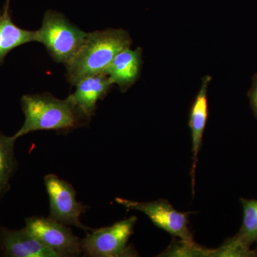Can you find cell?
Wrapping results in <instances>:
<instances>
[{"instance_id":"5bb4252c","label":"cell","mask_w":257,"mask_h":257,"mask_svg":"<svg viewBox=\"0 0 257 257\" xmlns=\"http://www.w3.org/2000/svg\"><path fill=\"white\" fill-rule=\"evenodd\" d=\"M243 208V221L235 236L246 246L257 241V200L240 198Z\"/></svg>"},{"instance_id":"6da1fadb","label":"cell","mask_w":257,"mask_h":257,"mask_svg":"<svg viewBox=\"0 0 257 257\" xmlns=\"http://www.w3.org/2000/svg\"><path fill=\"white\" fill-rule=\"evenodd\" d=\"M21 104L25 120L14 135L16 139L42 130L67 133L89 126L92 120L70 95L60 99L48 92L26 94L22 97Z\"/></svg>"},{"instance_id":"4fadbf2b","label":"cell","mask_w":257,"mask_h":257,"mask_svg":"<svg viewBox=\"0 0 257 257\" xmlns=\"http://www.w3.org/2000/svg\"><path fill=\"white\" fill-rule=\"evenodd\" d=\"M17 140L0 132V202L10 189V181L18 168L15 147Z\"/></svg>"},{"instance_id":"7a4b0ae2","label":"cell","mask_w":257,"mask_h":257,"mask_svg":"<svg viewBox=\"0 0 257 257\" xmlns=\"http://www.w3.org/2000/svg\"><path fill=\"white\" fill-rule=\"evenodd\" d=\"M132 43L131 37L124 30L108 29L88 33L84 45L66 65L67 81L75 86L89 76L105 74L116 55Z\"/></svg>"},{"instance_id":"ac0fdd59","label":"cell","mask_w":257,"mask_h":257,"mask_svg":"<svg viewBox=\"0 0 257 257\" xmlns=\"http://www.w3.org/2000/svg\"><path fill=\"white\" fill-rule=\"evenodd\" d=\"M254 251H255V252L256 253V255H257V241H256V246L254 248Z\"/></svg>"},{"instance_id":"9a60e30c","label":"cell","mask_w":257,"mask_h":257,"mask_svg":"<svg viewBox=\"0 0 257 257\" xmlns=\"http://www.w3.org/2000/svg\"><path fill=\"white\" fill-rule=\"evenodd\" d=\"M212 249L202 247L194 241H184L179 239L171 243L160 256L172 257H211Z\"/></svg>"},{"instance_id":"ba28073f","label":"cell","mask_w":257,"mask_h":257,"mask_svg":"<svg viewBox=\"0 0 257 257\" xmlns=\"http://www.w3.org/2000/svg\"><path fill=\"white\" fill-rule=\"evenodd\" d=\"M0 253L8 257H57L25 227L19 230L0 227Z\"/></svg>"},{"instance_id":"7c38bea8","label":"cell","mask_w":257,"mask_h":257,"mask_svg":"<svg viewBox=\"0 0 257 257\" xmlns=\"http://www.w3.org/2000/svg\"><path fill=\"white\" fill-rule=\"evenodd\" d=\"M9 10L10 0H7L0 14V65L8 54L16 47L37 42V31H29L17 26L12 20Z\"/></svg>"},{"instance_id":"30bf717a","label":"cell","mask_w":257,"mask_h":257,"mask_svg":"<svg viewBox=\"0 0 257 257\" xmlns=\"http://www.w3.org/2000/svg\"><path fill=\"white\" fill-rule=\"evenodd\" d=\"M112 84L106 74L89 76L76 84L75 91L70 96L88 116L92 117L98 101L105 97Z\"/></svg>"},{"instance_id":"52a82bcc","label":"cell","mask_w":257,"mask_h":257,"mask_svg":"<svg viewBox=\"0 0 257 257\" xmlns=\"http://www.w3.org/2000/svg\"><path fill=\"white\" fill-rule=\"evenodd\" d=\"M115 200L128 210L146 214L155 226L172 236L184 241H194L188 226L189 213L176 210L165 199L140 202L118 197Z\"/></svg>"},{"instance_id":"2e32d148","label":"cell","mask_w":257,"mask_h":257,"mask_svg":"<svg viewBox=\"0 0 257 257\" xmlns=\"http://www.w3.org/2000/svg\"><path fill=\"white\" fill-rule=\"evenodd\" d=\"M251 246H246L236 236L226 239L219 248L212 249L211 257H256Z\"/></svg>"},{"instance_id":"9c48e42d","label":"cell","mask_w":257,"mask_h":257,"mask_svg":"<svg viewBox=\"0 0 257 257\" xmlns=\"http://www.w3.org/2000/svg\"><path fill=\"white\" fill-rule=\"evenodd\" d=\"M143 65V52L138 47L132 50L130 47L118 53L106 70L105 74L113 84L119 86L121 92H126L140 77Z\"/></svg>"},{"instance_id":"e0dca14e","label":"cell","mask_w":257,"mask_h":257,"mask_svg":"<svg viewBox=\"0 0 257 257\" xmlns=\"http://www.w3.org/2000/svg\"><path fill=\"white\" fill-rule=\"evenodd\" d=\"M251 109L257 119V74L253 77L252 85L248 92Z\"/></svg>"},{"instance_id":"3957f363","label":"cell","mask_w":257,"mask_h":257,"mask_svg":"<svg viewBox=\"0 0 257 257\" xmlns=\"http://www.w3.org/2000/svg\"><path fill=\"white\" fill-rule=\"evenodd\" d=\"M62 13L47 10L37 30V42L43 44L55 62L67 65L84 45L87 36Z\"/></svg>"},{"instance_id":"277c9868","label":"cell","mask_w":257,"mask_h":257,"mask_svg":"<svg viewBox=\"0 0 257 257\" xmlns=\"http://www.w3.org/2000/svg\"><path fill=\"white\" fill-rule=\"evenodd\" d=\"M138 221L136 216H131L115 223L110 226L91 230L85 237L81 239L83 256L89 257H117L135 256L127 246Z\"/></svg>"},{"instance_id":"5b68a950","label":"cell","mask_w":257,"mask_h":257,"mask_svg":"<svg viewBox=\"0 0 257 257\" xmlns=\"http://www.w3.org/2000/svg\"><path fill=\"white\" fill-rule=\"evenodd\" d=\"M25 228L57 257L82 256L81 239L67 225L49 216H32L25 219Z\"/></svg>"},{"instance_id":"8fae6325","label":"cell","mask_w":257,"mask_h":257,"mask_svg":"<svg viewBox=\"0 0 257 257\" xmlns=\"http://www.w3.org/2000/svg\"><path fill=\"white\" fill-rule=\"evenodd\" d=\"M211 77L206 76L202 79V86L195 100L193 103L189 117V126L192 133L193 164L191 175L192 177V187L194 191V176L197 167L198 154L202 146L203 134L207 124L208 118V86Z\"/></svg>"},{"instance_id":"8992f818","label":"cell","mask_w":257,"mask_h":257,"mask_svg":"<svg viewBox=\"0 0 257 257\" xmlns=\"http://www.w3.org/2000/svg\"><path fill=\"white\" fill-rule=\"evenodd\" d=\"M44 182L50 200L49 217L67 226H75L86 233L92 230L81 222L80 216L85 213L87 207L77 202V192L72 184L53 174L45 176Z\"/></svg>"}]
</instances>
